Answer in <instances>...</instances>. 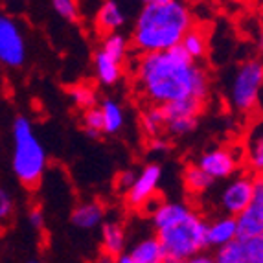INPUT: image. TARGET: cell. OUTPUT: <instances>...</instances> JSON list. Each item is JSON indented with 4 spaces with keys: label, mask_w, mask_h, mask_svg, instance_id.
Segmentation results:
<instances>
[{
    "label": "cell",
    "mask_w": 263,
    "mask_h": 263,
    "mask_svg": "<svg viewBox=\"0 0 263 263\" xmlns=\"http://www.w3.org/2000/svg\"><path fill=\"white\" fill-rule=\"evenodd\" d=\"M136 81L155 107L180 100H204L210 94L206 70L177 44L160 53H144L136 63Z\"/></svg>",
    "instance_id": "1"
},
{
    "label": "cell",
    "mask_w": 263,
    "mask_h": 263,
    "mask_svg": "<svg viewBox=\"0 0 263 263\" xmlns=\"http://www.w3.org/2000/svg\"><path fill=\"white\" fill-rule=\"evenodd\" d=\"M193 28V15L179 0H147L138 11L131 44L136 52L160 53L180 44Z\"/></svg>",
    "instance_id": "2"
},
{
    "label": "cell",
    "mask_w": 263,
    "mask_h": 263,
    "mask_svg": "<svg viewBox=\"0 0 263 263\" xmlns=\"http://www.w3.org/2000/svg\"><path fill=\"white\" fill-rule=\"evenodd\" d=\"M13 160L11 166L17 179L26 188L33 190L43 179L46 167V151L37 138L33 125L26 116L13 120Z\"/></svg>",
    "instance_id": "3"
},
{
    "label": "cell",
    "mask_w": 263,
    "mask_h": 263,
    "mask_svg": "<svg viewBox=\"0 0 263 263\" xmlns=\"http://www.w3.org/2000/svg\"><path fill=\"white\" fill-rule=\"evenodd\" d=\"M157 239L167 261L184 263L192 256L208 249V223L192 210L182 223L158 232Z\"/></svg>",
    "instance_id": "4"
},
{
    "label": "cell",
    "mask_w": 263,
    "mask_h": 263,
    "mask_svg": "<svg viewBox=\"0 0 263 263\" xmlns=\"http://www.w3.org/2000/svg\"><path fill=\"white\" fill-rule=\"evenodd\" d=\"M263 68L259 61H247L239 66L232 83V105L241 112L254 110L259 101Z\"/></svg>",
    "instance_id": "5"
},
{
    "label": "cell",
    "mask_w": 263,
    "mask_h": 263,
    "mask_svg": "<svg viewBox=\"0 0 263 263\" xmlns=\"http://www.w3.org/2000/svg\"><path fill=\"white\" fill-rule=\"evenodd\" d=\"M26 61V43L18 24L6 13H0V63L18 68Z\"/></svg>",
    "instance_id": "6"
},
{
    "label": "cell",
    "mask_w": 263,
    "mask_h": 263,
    "mask_svg": "<svg viewBox=\"0 0 263 263\" xmlns=\"http://www.w3.org/2000/svg\"><path fill=\"white\" fill-rule=\"evenodd\" d=\"M252 237H263V182L259 175L254 179L252 202L236 217V241Z\"/></svg>",
    "instance_id": "7"
},
{
    "label": "cell",
    "mask_w": 263,
    "mask_h": 263,
    "mask_svg": "<svg viewBox=\"0 0 263 263\" xmlns=\"http://www.w3.org/2000/svg\"><path fill=\"white\" fill-rule=\"evenodd\" d=\"M258 175L252 177H237L230 184L224 188L221 193V204H223L224 212L230 217H237L241 212L247 210L250 202H252V195H254V179Z\"/></svg>",
    "instance_id": "8"
},
{
    "label": "cell",
    "mask_w": 263,
    "mask_h": 263,
    "mask_svg": "<svg viewBox=\"0 0 263 263\" xmlns=\"http://www.w3.org/2000/svg\"><path fill=\"white\" fill-rule=\"evenodd\" d=\"M199 167H201L212 180L217 179H227L237 170L239 166V158L236 157L232 149L227 147H215L206 153H202V157L199 158Z\"/></svg>",
    "instance_id": "9"
},
{
    "label": "cell",
    "mask_w": 263,
    "mask_h": 263,
    "mask_svg": "<svg viewBox=\"0 0 263 263\" xmlns=\"http://www.w3.org/2000/svg\"><path fill=\"white\" fill-rule=\"evenodd\" d=\"M160 177H162V167L155 162L147 164V166L136 175V180H135V184H133V188L125 193V199H127L129 206L140 208L147 199L153 197L155 193H157Z\"/></svg>",
    "instance_id": "10"
},
{
    "label": "cell",
    "mask_w": 263,
    "mask_h": 263,
    "mask_svg": "<svg viewBox=\"0 0 263 263\" xmlns=\"http://www.w3.org/2000/svg\"><path fill=\"white\" fill-rule=\"evenodd\" d=\"M190 212L192 210L186 204H182V202H162L157 208V212L151 215V221H153V227L158 234L167 230V228H173L175 224L182 223L188 217Z\"/></svg>",
    "instance_id": "11"
},
{
    "label": "cell",
    "mask_w": 263,
    "mask_h": 263,
    "mask_svg": "<svg viewBox=\"0 0 263 263\" xmlns=\"http://www.w3.org/2000/svg\"><path fill=\"white\" fill-rule=\"evenodd\" d=\"M125 24V13H123L122 6L114 0H107L100 6L96 13V26L101 33H118L120 28Z\"/></svg>",
    "instance_id": "12"
},
{
    "label": "cell",
    "mask_w": 263,
    "mask_h": 263,
    "mask_svg": "<svg viewBox=\"0 0 263 263\" xmlns=\"http://www.w3.org/2000/svg\"><path fill=\"white\" fill-rule=\"evenodd\" d=\"M202 107L204 103L199 100H180V101H171V103H166V105H160V112H162V118H164V125L167 122H173V120H179V118H197L199 114H201Z\"/></svg>",
    "instance_id": "13"
},
{
    "label": "cell",
    "mask_w": 263,
    "mask_h": 263,
    "mask_svg": "<svg viewBox=\"0 0 263 263\" xmlns=\"http://www.w3.org/2000/svg\"><path fill=\"white\" fill-rule=\"evenodd\" d=\"M103 215L105 210L100 202L90 201V202H81L72 210V224H76L78 228H83V230H90V228L98 227V224L103 221Z\"/></svg>",
    "instance_id": "14"
},
{
    "label": "cell",
    "mask_w": 263,
    "mask_h": 263,
    "mask_svg": "<svg viewBox=\"0 0 263 263\" xmlns=\"http://www.w3.org/2000/svg\"><path fill=\"white\" fill-rule=\"evenodd\" d=\"M236 241V217H221L208 224V247H221Z\"/></svg>",
    "instance_id": "15"
},
{
    "label": "cell",
    "mask_w": 263,
    "mask_h": 263,
    "mask_svg": "<svg viewBox=\"0 0 263 263\" xmlns=\"http://www.w3.org/2000/svg\"><path fill=\"white\" fill-rule=\"evenodd\" d=\"M101 247L103 254L118 258L125 249V230L120 223H105L101 227Z\"/></svg>",
    "instance_id": "16"
},
{
    "label": "cell",
    "mask_w": 263,
    "mask_h": 263,
    "mask_svg": "<svg viewBox=\"0 0 263 263\" xmlns=\"http://www.w3.org/2000/svg\"><path fill=\"white\" fill-rule=\"evenodd\" d=\"M131 263H164V252L160 249L157 237H145L140 243H136L133 250L129 252Z\"/></svg>",
    "instance_id": "17"
},
{
    "label": "cell",
    "mask_w": 263,
    "mask_h": 263,
    "mask_svg": "<svg viewBox=\"0 0 263 263\" xmlns=\"http://www.w3.org/2000/svg\"><path fill=\"white\" fill-rule=\"evenodd\" d=\"M94 66H96V76L103 85H114L122 78V65L112 61L103 50H98L94 55Z\"/></svg>",
    "instance_id": "18"
},
{
    "label": "cell",
    "mask_w": 263,
    "mask_h": 263,
    "mask_svg": "<svg viewBox=\"0 0 263 263\" xmlns=\"http://www.w3.org/2000/svg\"><path fill=\"white\" fill-rule=\"evenodd\" d=\"M100 110L103 116V133L114 135L123 127L125 118H123V109L120 107V103H116L114 100H103Z\"/></svg>",
    "instance_id": "19"
},
{
    "label": "cell",
    "mask_w": 263,
    "mask_h": 263,
    "mask_svg": "<svg viewBox=\"0 0 263 263\" xmlns=\"http://www.w3.org/2000/svg\"><path fill=\"white\" fill-rule=\"evenodd\" d=\"M182 180H184L188 192H192V193L206 192V190L214 184V180H212L197 164H188V166L184 167V171H182Z\"/></svg>",
    "instance_id": "20"
},
{
    "label": "cell",
    "mask_w": 263,
    "mask_h": 263,
    "mask_svg": "<svg viewBox=\"0 0 263 263\" xmlns=\"http://www.w3.org/2000/svg\"><path fill=\"white\" fill-rule=\"evenodd\" d=\"M180 46L184 48V52L192 57L193 61L197 63L199 59H202V57L206 55L208 43H206V37L202 35V31H199L197 28H192V30L182 37Z\"/></svg>",
    "instance_id": "21"
},
{
    "label": "cell",
    "mask_w": 263,
    "mask_h": 263,
    "mask_svg": "<svg viewBox=\"0 0 263 263\" xmlns=\"http://www.w3.org/2000/svg\"><path fill=\"white\" fill-rule=\"evenodd\" d=\"M127 46H129L127 39H125L122 33H110V35H105V39H103L101 50H103L112 61L122 65L125 55H127Z\"/></svg>",
    "instance_id": "22"
},
{
    "label": "cell",
    "mask_w": 263,
    "mask_h": 263,
    "mask_svg": "<svg viewBox=\"0 0 263 263\" xmlns=\"http://www.w3.org/2000/svg\"><path fill=\"white\" fill-rule=\"evenodd\" d=\"M70 98L72 101H74L76 105L81 107V109H92V107H96V101H98V94L96 90H94L90 85H76V87H72L70 90Z\"/></svg>",
    "instance_id": "23"
},
{
    "label": "cell",
    "mask_w": 263,
    "mask_h": 263,
    "mask_svg": "<svg viewBox=\"0 0 263 263\" xmlns=\"http://www.w3.org/2000/svg\"><path fill=\"white\" fill-rule=\"evenodd\" d=\"M162 127H164V118L158 107H151V109H147L142 114V129L149 136L157 138Z\"/></svg>",
    "instance_id": "24"
},
{
    "label": "cell",
    "mask_w": 263,
    "mask_h": 263,
    "mask_svg": "<svg viewBox=\"0 0 263 263\" xmlns=\"http://www.w3.org/2000/svg\"><path fill=\"white\" fill-rule=\"evenodd\" d=\"M214 261L215 263H245L239 241H232V243H228V245L221 247V249H217V252H215V256H214Z\"/></svg>",
    "instance_id": "25"
},
{
    "label": "cell",
    "mask_w": 263,
    "mask_h": 263,
    "mask_svg": "<svg viewBox=\"0 0 263 263\" xmlns=\"http://www.w3.org/2000/svg\"><path fill=\"white\" fill-rule=\"evenodd\" d=\"M245 263H263V237H252L239 241Z\"/></svg>",
    "instance_id": "26"
},
{
    "label": "cell",
    "mask_w": 263,
    "mask_h": 263,
    "mask_svg": "<svg viewBox=\"0 0 263 263\" xmlns=\"http://www.w3.org/2000/svg\"><path fill=\"white\" fill-rule=\"evenodd\" d=\"M197 125H199L197 118H179V120H173V122H167L166 131L171 136H186L195 131Z\"/></svg>",
    "instance_id": "27"
},
{
    "label": "cell",
    "mask_w": 263,
    "mask_h": 263,
    "mask_svg": "<svg viewBox=\"0 0 263 263\" xmlns=\"http://www.w3.org/2000/svg\"><path fill=\"white\" fill-rule=\"evenodd\" d=\"M249 164H250V167L256 171V175H259V171H261V167H263V140H261L259 131H258V136H256L254 140H250Z\"/></svg>",
    "instance_id": "28"
},
{
    "label": "cell",
    "mask_w": 263,
    "mask_h": 263,
    "mask_svg": "<svg viewBox=\"0 0 263 263\" xmlns=\"http://www.w3.org/2000/svg\"><path fill=\"white\" fill-rule=\"evenodd\" d=\"M52 8L55 9V13L65 18V21L74 22L79 18V6L76 4L74 0H53Z\"/></svg>",
    "instance_id": "29"
},
{
    "label": "cell",
    "mask_w": 263,
    "mask_h": 263,
    "mask_svg": "<svg viewBox=\"0 0 263 263\" xmlns=\"http://www.w3.org/2000/svg\"><path fill=\"white\" fill-rule=\"evenodd\" d=\"M13 214H15L13 197L9 195L8 190L0 186V227H4L6 223H9Z\"/></svg>",
    "instance_id": "30"
},
{
    "label": "cell",
    "mask_w": 263,
    "mask_h": 263,
    "mask_svg": "<svg viewBox=\"0 0 263 263\" xmlns=\"http://www.w3.org/2000/svg\"><path fill=\"white\" fill-rule=\"evenodd\" d=\"M83 127L85 131H98L103 135V116H101L100 107H92V109L85 110Z\"/></svg>",
    "instance_id": "31"
},
{
    "label": "cell",
    "mask_w": 263,
    "mask_h": 263,
    "mask_svg": "<svg viewBox=\"0 0 263 263\" xmlns=\"http://www.w3.org/2000/svg\"><path fill=\"white\" fill-rule=\"evenodd\" d=\"M135 180H136L135 170H123V171H120L118 177H116V188L127 193L129 190L133 188V184H135Z\"/></svg>",
    "instance_id": "32"
},
{
    "label": "cell",
    "mask_w": 263,
    "mask_h": 263,
    "mask_svg": "<svg viewBox=\"0 0 263 263\" xmlns=\"http://www.w3.org/2000/svg\"><path fill=\"white\" fill-rule=\"evenodd\" d=\"M28 221H30V224L35 228V230H43V228H44V214H43V210H41L39 206L31 208L30 214H28Z\"/></svg>",
    "instance_id": "33"
},
{
    "label": "cell",
    "mask_w": 263,
    "mask_h": 263,
    "mask_svg": "<svg viewBox=\"0 0 263 263\" xmlns=\"http://www.w3.org/2000/svg\"><path fill=\"white\" fill-rule=\"evenodd\" d=\"M170 142L166 140V138H153V140L149 142V149L151 151H157V153H164V151H170Z\"/></svg>",
    "instance_id": "34"
},
{
    "label": "cell",
    "mask_w": 263,
    "mask_h": 263,
    "mask_svg": "<svg viewBox=\"0 0 263 263\" xmlns=\"http://www.w3.org/2000/svg\"><path fill=\"white\" fill-rule=\"evenodd\" d=\"M184 263H215V261H214V256L204 254V252H199V254H195L190 259H186Z\"/></svg>",
    "instance_id": "35"
},
{
    "label": "cell",
    "mask_w": 263,
    "mask_h": 263,
    "mask_svg": "<svg viewBox=\"0 0 263 263\" xmlns=\"http://www.w3.org/2000/svg\"><path fill=\"white\" fill-rule=\"evenodd\" d=\"M92 263H116V258H112V256H109V254H103V252H101V254L98 256V258L94 259Z\"/></svg>",
    "instance_id": "36"
},
{
    "label": "cell",
    "mask_w": 263,
    "mask_h": 263,
    "mask_svg": "<svg viewBox=\"0 0 263 263\" xmlns=\"http://www.w3.org/2000/svg\"><path fill=\"white\" fill-rule=\"evenodd\" d=\"M116 263H131V259H129L127 254H122V256H118V258H116Z\"/></svg>",
    "instance_id": "37"
},
{
    "label": "cell",
    "mask_w": 263,
    "mask_h": 263,
    "mask_svg": "<svg viewBox=\"0 0 263 263\" xmlns=\"http://www.w3.org/2000/svg\"><path fill=\"white\" fill-rule=\"evenodd\" d=\"M164 263H175V261H167V259H166V261H164Z\"/></svg>",
    "instance_id": "38"
},
{
    "label": "cell",
    "mask_w": 263,
    "mask_h": 263,
    "mask_svg": "<svg viewBox=\"0 0 263 263\" xmlns=\"http://www.w3.org/2000/svg\"><path fill=\"white\" fill-rule=\"evenodd\" d=\"M28 263H39V261H28Z\"/></svg>",
    "instance_id": "39"
}]
</instances>
